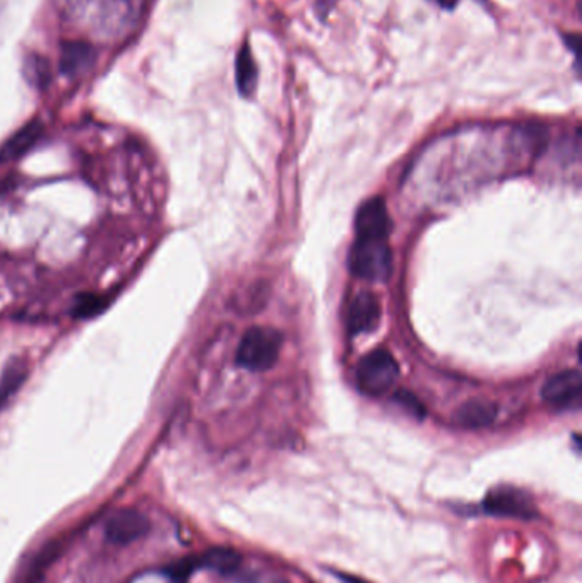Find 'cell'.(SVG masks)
Instances as JSON below:
<instances>
[{
  "instance_id": "obj_1",
  "label": "cell",
  "mask_w": 582,
  "mask_h": 583,
  "mask_svg": "<svg viewBox=\"0 0 582 583\" xmlns=\"http://www.w3.org/2000/svg\"><path fill=\"white\" fill-rule=\"evenodd\" d=\"M282 333L267 326L248 329L238 346L236 360L239 365L252 372H265L272 369L281 357Z\"/></svg>"
},
{
  "instance_id": "obj_2",
  "label": "cell",
  "mask_w": 582,
  "mask_h": 583,
  "mask_svg": "<svg viewBox=\"0 0 582 583\" xmlns=\"http://www.w3.org/2000/svg\"><path fill=\"white\" fill-rule=\"evenodd\" d=\"M348 267L362 280L385 282L391 275L388 238H358L350 251Z\"/></svg>"
},
{
  "instance_id": "obj_3",
  "label": "cell",
  "mask_w": 582,
  "mask_h": 583,
  "mask_svg": "<svg viewBox=\"0 0 582 583\" xmlns=\"http://www.w3.org/2000/svg\"><path fill=\"white\" fill-rule=\"evenodd\" d=\"M356 377L362 392L367 396H383L396 384L400 367L386 350H374L358 362Z\"/></svg>"
},
{
  "instance_id": "obj_4",
  "label": "cell",
  "mask_w": 582,
  "mask_h": 583,
  "mask_svg": "<svg viewBox=\"0 0 582 583\" xmlns=\"http://www.w3.org/2000/svg\"><path fill=\"white\" fill-rule=\"evenodd\" d=\"M482 507L497 517H510V519H523L533 521L538 517L533 498L521 488L516 486H497L485 494Z\"/></svg>"
},
{
  "instance_id": "obj_5",
  "label": "cell",
  "mask_w": 582,
  "mask_h": 583,
  "mask_svg": "<svg viewBox=\"0 0 582 583\" xmlns=\"http://www.w3.org/2000/svg\"><path fill=\"white\" fill-rule=\"evenodd\" d=\"M150 523L144 513L134 509L115 510L105 522V534L113 544H130L149 532Z\"/></svg>"
},
{
  "instance_id": "obj_6",
  "label": "cell",
  "mask_w": 582,
  "mask_h": 583,
  "mask_svg": "<svg viewBox=\"0 0 582 583\" xmlns=\"http://www.w3.org/2000/svg\"><path fill=\"white\" fill-rule=\"evenodd\" d=\"M541 396L557 409H570L581 404L582 379L579 371H564L553 375L541 389Z\"/></svg>"
},
{
  "instance_id": "obj_7",
  "label": "cell",
  "mask_w": 582,
  "mask_h": 583,
  "mask_svg": "<svg viewBox=\"0 0 582 583\" xmlns=\"http://www.w3.org/2000/svg\"><path fill=\"white\" fill-rule=\"evenodd\" d=\"M391 219L386 203L381 196L367 200L358 212L356 236L358 238H389Z\"/></svg>"
},
{
  "instance_id": "obj_8",
  "label": "cell",
  "mask_w": 582,
  "mask_h": 583,
  "mask_svg": "<svg viewBox=\"0 0 582 583\" xmlns=\"http://www.w3.org/2000/svg\"><path fill=\"white\" fill-rule=\"evenodd\" d=\"M381 321V306L371 292L358 294L348 307V331L352 336L373 333Z\"/></svg>"
},
{
  "instance_id": "obj_9",
  "label": "cell",
  "mask_w": 582,
  "mask_h": 583,
  "mask_svg": "<svg viewBox=\"0 0 582 583\" xmlns=\"http://www.w3.org/2000/svg\"><path fill=\"white\" fill-rule=\"evenodd\" d=\"M42 134H43V125L40 121H31L26 127H23L0 149V163L14 161L23 154H26L38 142Z\"/></svg>"
},
{
  "instance_id": "obj_10",
  "label": "cell",
  "mask_w": 582,
  "mask_h": 583,
  "mask_svg": "<svg viewBox=\"0 0 582 583\" xmlns=\"http://www.w3.org/2000/svg\"><path fill=\"white\" fill-rule=\"evenodd\" d=\"M497 417V406L491 401H468L456 413L454 421L464 428H483Z\"/></svg>"
},
{
  "instance_id": "obj_11",
  "label": "cell",
  "mask_w": 582,
  "mask_h": 583,
  "mask_svg": "<svg viewBox=\"0 0 582 583\" xmlns=\"http://www.w3.org/2000/svg\"><path fill=\"white\" fill-rule=\"evenodd\" d=\"M256 80H258L256 63L250 45L244 43L239 48L238 57H236V86H238L239 94L243 98H252L256 90Z\"/></svg>"
},
{
  "instance_id": "obj_12",
  "label": "cell",
  "mask_w": 582,
  "mask_h": 583,
  "mask_svg": "<svg viewBox=\"0 0 582 583\" xmlns=\"http://www.w3.org/2000/svg\"><path fill=\"white\" fill-rule=\"evenodd\" d=\"M92 61V48L82 42L67 43L62 50L60 71L65 75L82 74Z\"/></svg>"
},
{
  "instance_id": "obj_13",
  "label": "cell",
  "mask_w": 582,
  "mask_h": 583,
  "mask_svg": "<svg viewBox=\"0 0 582 583\" xmlns=\"http://www.w3.org/2000/svg\"><path fill=\"white\" fill-rule=\"evenodd\" d=\"M198 569H214L217 573H234L241 565V554L229 548H212L196 556Z\"/></svg>"
},
{
  "instance_id": "obj_14",
  "label": "cell",
  "mask_w": 582,
  "mask_h": 583,
  "mask_svg": "<svg viewBox=\"0 0 582 583\" xmlns=\"http://www.w3.org/2000/svg\"><path fill=\"white\" fill-rule=\"evenodd\" d=\"M26 379V367L21 363H11L0 379V406L7 403L19 386Z\"/></svg>"
},
{
  "instance_id": "obj_15",
  "label": "cell",
  "mask_w": 582,
  "mask_h": 583,
  "mask_svg": "<svg viewBox=\"0 0 582 583\" xmlns=\"http://www.w3.org/2000/svg\"><path fill=\"white\" fill-rule=\"evenodd\" d=\"M103 307H105V300L101 299V297L86 296V297L79 300V304L75 307V315H81V317H90V315L100 313Z\"/></svg>"
},
{
  "instance_id": "obj_16",
  "label": "cell",
  "mask_w": 582,
  "mask_h": 583,
  "mask_svg": "<svg viewBox=\"0 0 582 583\" xmlns=\"http://www.w3.org/2000/svg\"><path fill=\"white\" fill-rule=\"evenodd\" d=\"M335 5V0H316L318 13H323V17L329 14V9Z\"/></svg>"
},
{
  "instance_id": "obj_17",
  "label": "cell",
  "mask_w": 582,
  "mask_h": 583,
  "mask_svg": "<svg viewBox=\"0 0 582 583\" xmlns=\"http://www.w3.org/2000/svg\"><path fill=\"white\" fill-rule=\"evenodd\" d=\"M340 580L344 583H369L366 582L364 578H358V577H354V575H348V573H335Z\"/></svg>"
},
{
  "instance_id": "obj_18",
  "label": "cell",
  "mask_w": 582,
  "mask_h": 583,
  "mask_svg": "<svg viewBox=\"0 0 582 583\" xmlns=\"http://www.w3.org/2000/svg\"><path fill=\"white\" fill-rule=\"evenodd\" d=\"M441 7H446V9H453L456 4H458V0H435Z\"/></svg>"
}]
</instances>
